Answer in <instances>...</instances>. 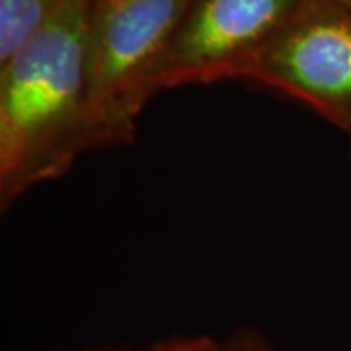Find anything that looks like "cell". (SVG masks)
<instances>
[{
    "label": "cell",
    "instance_id": "obj_1",
    "mask_svg": "<svg viewBox=\"0 0 351 351\" xmlns=\"http://www.w3.org/2000/svg\"><path fill=\"white\" fill-rule=\"evenodd\" d=\"M92 0H66L0 63V209L66 174L92 151L88 123V22Z\"/></svg>",
    "mask_w": 351,
    "mask_h": 351
},
{
    "label": "cell",
    "instance_id": "obj_2",
    "mask_svg": "<svg viewBox=\"0 0 351 351\" xmlns=\"http://www.w3.org/2000/svg\"><path fill=\"white\" fill-rule=\"evenodd\" d=\"M189 0H92L88 22L90 147L135 141L152 76Z\"/></svg>",
    "mask_w": 351,
    "mask_h": 351
},
{
    "label": "cell",
    "instance_id": "obj_3",
    "mask_svg": "<svg viewBox=\"0 0 351 351\" xmlns=\"http://www.w3.org/2000/svg\"><path fill=\"white\" fill-rule=\"evenodd\" d=\"M313 0H189L152 76L170 88L240 80L246 66Z\"/></svg>",
    "mask_w": 351,
    "mask_h": 351
},
{
    "label": "cell",
    "instance_id": "obj_4",
    "mask_svg": "<svg viewBox=\"0 0 351 351\" xmlns=\"http://www.w3.org/2000/svg\"><path fill=\"white\" fill-rule=\"evenodd\" d=\"M240 80L299 101L350 135L351 14L313 0L252 61Z\"/></svg>",
    "mask_w": 351,
    "mask_h": 351
},
{
    "label": "cell",
    "instance_id": "obj_5",
    "mask_svg": "<svg viewBox=\"0 0 351 351\" xmlns=\"http://www.w3.org/2000/svg\"><path fill=\"white\" fill-rule=\"evenodd\" d=\"M66 0H0V63L49 22Z\"/></svg>",
    "mask_w": 351,
    "mask_h": 351
},
{
    "label": "cell",
    "instance_id": "obj_6",
    "mask_svg": "<svg viewBox=\"0 0 351 351\" xmlns=\"http://www.w3.org/2000/svg\"><path fill=\"white\" fill-rule=\"evenodd\" d=\"M221 348L223 351H279L258 330L250 328H240L232 332L225 341H221Z\"/></svg>",
    "mask_w": 351,
    "mask_h": 351
},
{
    "label": "cell",
    "instance_id": "obj_7",
    "mask_svg": "<svg viewBox=\"0 0 351 351\" xmlns=\"http://www.w3.org/2000/svg\"><path fill=\"white\" fill-rule=\"evenodd\" d=\"M158 351H223L221 341L209 336H178L156 341Z\"/></svg>",
    "mask_w": 351,
    "mask_h": 351
},
{
    "label": "cell",
    "instance_id": "obj_8",
    "mask_svg": "<svg viewBox=\"0 0 351 351\" xmlns=\"http://www.w3.org/2000/svg\"><path fill=\"white\" fill-rule=\"evenodd\" d=\"M43 351H158L156 343L147 348H133V346H96V348H75V350H43Z\"/></svg>",
    "mask_w": 351,
    "mask_h": 351
},
{
    "label": "cell",
    "instance_id": "obj_9",
    "mask_svg": "<svg viewBox=\"0 0 351 351\" xmlns=\"http://www.w3.org/2000/svg\"><path fill=\"white\" fill-rule=\"evenodd\" d=\"M330 2L339 6L341 10H346L348 14H351V0H330Z\"/></svg>",
    "mask_w": 351,
    "mask_h": 351
},
{
    "label": "cell",
    "instance_id": "obj_10",
    "mask_svg": "<svg viewBox=\"0 0 351 351\" xmlns=\"http://www.w3.org/2000/svg\"><path fill=\"white\" fill-rule=\"evenodd\" d=\"M350 138H351V131H350Z\"/></svg>",
    "mask_w": 351,
    "mask_h": 351
}]
</instances>
